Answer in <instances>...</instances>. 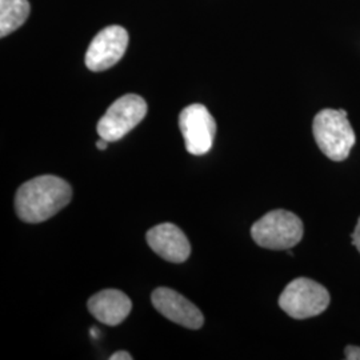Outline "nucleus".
I'll return each instance as SVG.
<instances>
[{"mask_svg": "<svg viewBox=\"0 0 360 360\" xmlns=\"http://www.w3.org/2000/svg\"><path fill=\"white\" fill-rule=\"evenodd\" d=\"M129 46V34L120 26L105 27L92 39L86 52V65L94 72L105 71L123 58Z\"/></svg>", "mask_w": 360, "mask_h": 360, "instance_id": "obj_7", "label": "nucleus"}, {"mask_svg": "<svg viewBox=\"0 0 360 360\" xmlns=\"http://www.w3.org/2000/svg\"><path fill=\"white\" fill-rule=\"evenodd\" d=\"M108 141H105V139H103V138H101V141H98L96 142V147H98V150H105L107 148V146H108Z\"/></svg>", "mask_w": 360, "mask_h": 360, "instance_id": "obj_15", "label": "nucleus"}, {"mask_svg": "<svg viewBox=\"0 0 360 360\" xmlns=\"http://www.w3.org/2000/svg\"><path fill=\"white\" fill-rule=\"evenodd\" d=\"M303 221L285 210H274L251 227V236L257 245L267 250H290L303 238Z\"/></svg>", "mask_w": 360, "mask_h": 360, "instance_id": "obj_3", "label": "nucleus"}, {"mask_svg": "<svg viewBox=\"0 0 360 360\" xmlns=\"http://www.w3.org/2000/svg\"><path fill=\"white\" fill-rule=\"evenodd\" d=\"M330 300V294L322 284L309 278H297L284 288L279 306L288 316L302 321L323 314Z\"/></svg>", "mask_w": 360, "mask_h": 360, "instance_id": "obj_4", "label": "nucleus"}, {"mask_svg": "<svg viewBox=\"0 0 360 360\" xmlns=\"http://www.w3.org/2000/svg\"><path fill=\"white\" fill-rule=\"evenodd\" d=\"M351 238H352V245H355L356 250L360 252V217L358 219L356 227H355V230H354L352 235H351Z\"/></svg>", "mask_w": 360, "mask_h": 360, "instance_id": "obj_13", "label": "nucleus"}, {"mask_svg": "<svg viewBox=\"0 0 360 360\" xmlns=\"http://www.w3.org/2000/svg\"><path fill=\"white\" fill-rule=\"evenodd\" d=\"M110 359L111 360H132V356L129 355V352H126V351H117L115 354H112L111 356H110Z\"/></svg>", "mask_w": 360, "mask_h": 360, "instance_id": "obj_14", "label": "nucleus"}, {"mask_svg": "<svg viewBox=\"0 0 360 360\" xmlns=\"http://www.w3.org/2000/svg\"><path fill=\"white\" fill-rule=\"evenodd\" d=\"M179 129L190 154L205 155L212 148L217 122L203 104H191L180 112Z\"/></svg>", "mask_w": 360, "mask_h": 360, "instance_id": "obj_6", "label": "nucleus"}, {"mask_svg": "<svg viewBox=\"0 0 360 360\" xmlns=\"http://www.w3.org/2000/svg\"><path fill=\"white\" fill-rule=\"evenodd\" d=\"M72 198L71 186L53 175L28 180L15 195V211L26 223H41L63 210Z\"/></svg>", "mask_w": 360, "mask_h": 360, "instance_id": "obj_1", "label": "nucleus"}, {"mask_svg": "<svg viewBox=\"0 0 360 360\" xmlns=\"http://www.w3.org/2000/svg\"><path fill=\"white\" fill-rule=\"evenodd\" d=\"M315 142L323 154L334 162L346 160L355 144V132L345 110L324 108L312 123Z\"/></svg>", "mask_w": 360, "mask_h": 360, "instance_id": "obj_2", "label": "nucleus"}, {"mask_svg": "<svg viewBox=\"0 0 360 360\" xmlns=\"http://www.w3.org/2000/svg\"><path fill=\"white\" fill-rule=\"evenodd\" d=\"M345 355L347 360H360V347L348 345L345 349Z\"/></svg>", "mask_w": 360, "mask_h": 360, "instance_id": "obj_12", "label": "nucleus"}, {"mask_svg": "<svg viewBox=\"0 0 360 360\" xmlns=\"http://www.w3.org/2000/svg\"><path fill=\"white\" fill-rule=\"evenodd\" d=\"M147 114L142 96L129 94L111 104L98 123V134L108 142H116L135 129Z\"/></svg>", "mask_w": 360, "mask_h": 360, "instance_id": "obj_5", "label": "nucleus"}, {"mask_svg": "<svg viewBox=\"0 0 360 360\" xmlns=\"http://www.w3.org/2000/svg\"><path fill=\"white\" fill-rule=\"evenodd\" d=\"M151 300L155 309L163 316L186 328L199 330L205 323L200 309L174 290L166 287L156 288L153 292Z\"/></svg>", "mask_w": 360, "mask_h": 360, "instance_id": "obj_8", "label": "nucleus"}, {"mask_svg": "<svg viewBox=\"0 0 360 360\" xmlns=\"http://www.w3.org/2000/svg\"><path fill=\"white\" fill-rule=\"evenodd\" d=\"M132 309L129 296L119 290H103L89 300L92 316L107 326H117L123 322Z\"/></svg>", "mask_w": 360, "mask_h": 360, "instance_id": "obj_10", "label": "nucleus"}, {"mask_svg": "<svg viewBox=\"0 0 360 360\" xmlns=\"http://www.w3.org/2000/svg\"><path fill=\"white\" fill-rule=\"evenodd\" d=\"M147 243L155 254L171 263H183L191 254L186 233L172 223H162L147 232Z\"/></svg>", "mask_w": 360, "mask_h": 360, "instance_id": "obj_9", "label": "nucleus"}, {"mask_svg": "<svg viewBox=\"0 0 360 360\" xmlns=\"http://www.w3.org/2000/svg\"><path fill=\"white\" fill-rule=\"evenodd\" d=\"M28 15V0H0V37L4 38L23 26Z\"/></svg>", "mask_w": 360, "mask_h": 360, "instance_id": "obj_11", "label": "nucleus"}]
</instances>
